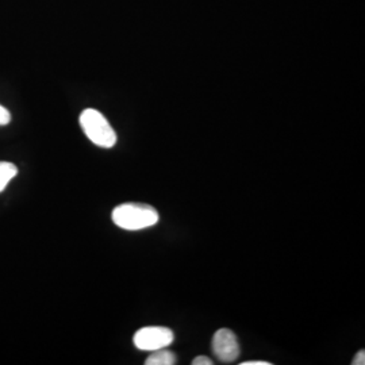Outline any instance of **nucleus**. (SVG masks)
Listing matches in <instances>:
<instances>
[{
  "label": "nucleus",
  "mask_w": 365,
  "mask_h": 365,
  "mask_svg": "<svg viewBox=\"0 0 365 365\" xmlns=\"http://www.w3.org/2000/svg\"><path fill=\"white\" fill-rule=\"evenodd\" d=\"M111 218L118 227L134 232L155 226L158 222V212L144 203H125L114 209Z\"/></svg>",
  "instance_id": "obj_1"
},
{
  "label": "nucleus",
  "mask_w": 365,
  "mask_h": 365,
  "mask_svg": "<svg viewBox=\"0 0 365 365\" xmlns=\"http://www.w3.org/2000/svg\"><path fill=\"white\" fill-rule=\"evenodd\" d=\"M10 122H11V114H10V111H9L6 107L0 106V126H6V125H9Z\"/></svg>",
  "instance_id": "obj_7"
},
{
  "label": "nucleus",
  "mask_w": 365,
  "mask_h": 365,
  "mask_svg": "<svg viewBox=\"0 0 365 365\" xmlns=\"http://www.w3.org/2000/svg\"><path fill=\"white\" fill-rule=\"evenodd\" d=\"M192 365H212V361L206 356H197L192 360Z\"/></svg>",
  "instance_id": "obj_8"
},
{
  "label": "nucleus",
  "mask_w": 365,
  "mask_h": 365,
  "mask_svg": "<svg viewBox=\"0 0 365 365\" xmlns=\"http://www.w3.org/2000/svg\"><path fill=\"white\" fill-rule=\"evenodd\" d=\"M178 363L175 353L170 352L168 349L163 348L158 351H153V353L146 359V365H173Z\"/></svg>",
  "instance_id": "obj_5"
},
{
  "label": "nucleus",
  "mask_w": 365,
  "mask_h": 365,
  "mask_svg": "<svg viewBox=\"0 0 365 365\" xmlns=\"http://www.w3.org/2000/svg\"><path fill=\"white\" fill-rule=\"evenodd\" d=\"M212 352L222 363H233L240 357V344L237 336L229 329H220L212 339Z\"/></svg>",
  "instance_id": "obj_4"
},
{
  "label": "nucleus",
  "mask_w": 365,
  "mask_h": 365,
  "mask_svg": "<svg viewBox=\"0 0 365 365\" xmlns=\"http://www.w3.org/2000/svg\"><path fill=\"white\" fill-rule=\"evenodd\" d=\"M175 339L173 331L164 327H146L140 329L134 334V345L140 351L153 352L163 348H168Z\"/></svg>",
  "instance_id": "obj_3"
},
{
  "label": "nucleus",
  "mask_w": 365,
  "mask_h": 365,
  "mask_svg": "<svg viewBox=\"0 0 365 365\" xmlns=\"http://www.w3.org/2000/svg\"><path fill=\"white\" fill-rule=\"evenodd\" d=\"M80 126L88 140L101 148H113L117 144V134L102 113L87 108L80 115Z\"/></svg>",
  "instance_id": "obj_2"
},
{
  "label": "nucleus",
  "mask_w": 365,
  "mask_h": 365,
  "mask_svg": "<svg viewBox=\"0 0 365 365\" xmlns=\"http://www.w3.org/2000/svg\"><path fill=\"white\" fill-rule=\"evenodd\" d=\"M365 364V352L361 349L360 352L354 356L353 359L352 365H364Z\"/></svg>",
  "instance_id": "obj_9"
},
{
  "label": "nucleus",
  "mask_w": 365,
  "mask_h": 365,
  "mask_svg": "<svg viewBox=\"0 0 365 365\" xmlns=\"http://www.w3.org/2000/svg\"><path fill=\"white\" fill-rule=\"evenodd\" d=\"M18 173V168L13 163L0 161V192H3L7 187V184L13 180Z\"/></svg>",
  "instance_id": "obj_6"
},
{
  "label": "nucleus",
  "mask_w": 365,
  "mask_h": 365,
  "mask_svg": "<svg viewBox=\"0 0 365 365\" xmlns=\"http://www.w3.org/2000/svg\"><path fill=\"white\" fill-rule=\"evenodd\" d=\"M242 365H271V363H267V361H245V363H242Z\"/></svg>",
  "instance_id": "obj_10"
}]
</instances>
